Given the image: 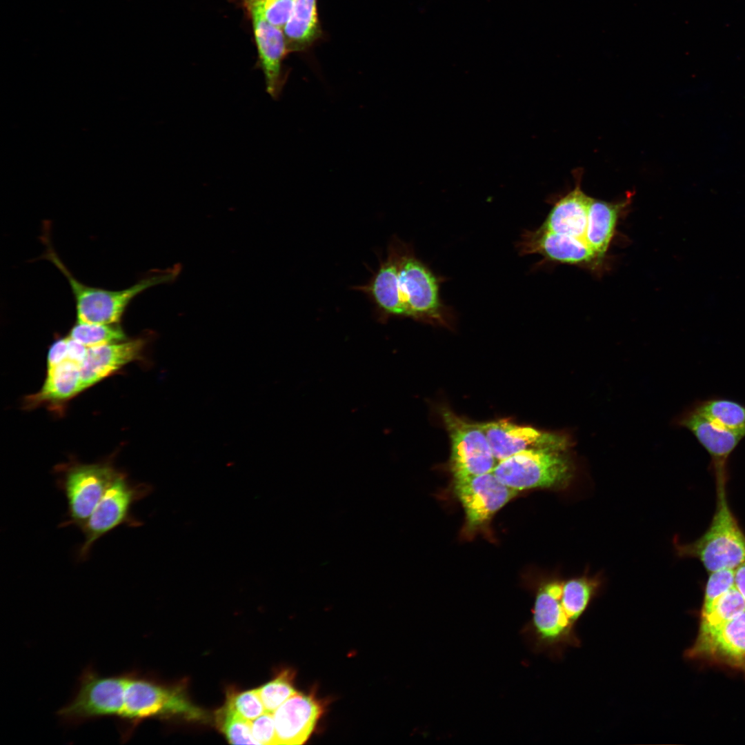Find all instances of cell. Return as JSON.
Returning a JSON list of instances; mask_svg holds the SVG:
<instances>
[{
  "mask_svg": "<svg viewBox=\"0 0 745 745\" xmlns=\"http://www.w3.org/2000/svg\"><path fill=\"white\" fill-rule=\"evenodd\" d=\"M745 610V601L733 586L719 597L706 611L700 613L698 634L711 632Z\"/></svg>",
  "mask_w": 745,
  "mask_h": 745,
  "instance_id": "d4e9b609",
  "label": "cell"
},
{
  "mask_svg": "<svg viewBox=\"0 0 745 745\" xmlns=\"http://www.w3.org/2000/svg\"><path fill=\"white\" fill-rule=\"evenodd\" d=\"M582 171H575V188L553 205L540 229L585 240L591 197L582 189Z\"/></svg>",
  "mask_w": 745,
  "mask_h": 745,
  "instance_id": "d6986e66",
  "label": "cell"
},
{
  "mask_svg": "<svg viewBox=\"0 0 745 745\" xmlns=\"http://www.w3.org/2000/svg\"><path fill=\"white\" fill-rule=\"evenodd\" d=\"M252 734L258 744H277L273 714L266 712L250 721Z\"/></svg>",
  "mask_w": 745,
  "mask_h": 745,
  "instance_id": "1f68e13d",
  "label": "cell"
},
{
  "mask_svg": "<svg viewBox=\"0 0 745 745\" xmlns=\"http://www.w3.org/2000/svg\"><path fill=\"white\" fill-rule=\"evenodd\" d=\"M216 722L230 744H258L252 734L250 721L244 719L226 706L217 712Z\"/></svg>",
  "mask_w": 745,
  "mask_h": 745,
  "instance_id": "83f0119b",
  "label": "cell"
},
{
  "mask_svg": "<svg viewBox=\"0 0 745 745\" xmlns=\"http://www.w3.org/2000/svg\"><path fill=\"white\" fill-rule=\"evenodd\" d=\"M248 9L257 10L270 24L281 29L291 15L294 0H246Z\"/></svg>",
  "mask_w": 745,
  "mask_h": 745,
  "instance_id": "f546056e",
  "label": "cell"
},
{
  "mask_svg": "<svg viewBox=\"0 0 745 745\" xmlns=\"http://www.w3.org/2000/svg\"><path fill=\"white\" fill-rule=\"evenodd\" d=\"M124 684L123 673L103 676L92 665L86 667L78 679L71 701L57 711L61 722L70 726L101 718L115 719L120 708Z\"/></svg>",
  "mask_w": 745,
  "mask_h": 745,
  "instance_id": "9c48e42d",
  "label": "cell"
},
{
  "mask_svg": "<svg viewBox=\"0 0 745 745\" xmlns=\"http://www.w3.org/2000/svg\"><path fill=\"white\" fill-rule=\"evenodd\" d=\"M735 586L745 601V561L735 569Z\"/></svg>",
  "mask_w": 745,
  "mask_h": 745,
  "instance_id": "e575fe53",
  "label": "cell"
},
{
  "mask_svg": "<svg viewBox=\"0 0 745 745\" xmlns=\"http://www.w3.org/2000/svg\"><path fill=\"white\" fill-rule=\"evenodd\" d=\"M454 483L470 528L485 524L518 492L502 483L493 472L455 479Z\"/></svg>",
  "mask_w": 745,
  "mask_h": 745,
  "instance_id": "7c38bea8",
  "label": "cell"
},
{
  "mask_svg": "<svg viewBox=\"0 0 745 745\" xmlns=\"http://www.w3.org/2000/svg\"><path fill=\"white\" fill-rule=\"evenodd\" d=\"M56 471L57 486L68 505L67 517L60 527L74 526L81 530L119 471L110 461L71 463Z\"/></svg>",
  "mask_w": 745,
  "mask_h": 745,
  "instance_id": "8992f818",
  "label": "cell"
},
{
  "mask_svg": "<svg viewBox=\"0 0 745 745\" xmlns=\"http://www.w3.org/2000/svg\"><path fill=\"white\" fill-rule=\"evenodd\" d=\"M79 366L67 359L48 367L43 387L28 398V403L33 406L46 401H65L81 392Z\"/></svg>",
  "mask_w": 745,
  "mask_h": 745,
  "instance_id": "44dd1931",
  "label": "cell"
},
{
  "mask_svg": "<svg viewBox=\"0 0 745 745\" xmlns=\"http://www.w3.org/2000/svg\"><path fill=\"white\" fill-rule=\"evenodd\" d=\"M353 288L370 299L381 321L409 317L443 324L448 317L435 275L412 248L396 237L370 280Z\"/></svg>",
  "mask_w": 745,
  "mask_h": 745,
  "instance_id": "6da1fadb",
  "label": "cell"
},
{
  "mask_svg": "<svg viewBox=\"0 0 745 745\" xmlns=\"http://www.w3.org/2000/svg\"><path fill=\"white\" fill-rule=\"evenodd\" d=\"M441 414L450 439L454 479L493 472L497 461L480 424L469 422L448 408H442Z\"/></svg>",
  "mask_w": 745,
  "mask_h": 745,
  "instance_id": "30bf717a",
  "label": "cell"
},
{
  "mask_svg": "<svg viewBox=\"0 0 745 745\" xmlns=\"http://www.w3.org/2000/svg\"><path fill=\"white\" fill-rule=\"evenodd\" d=\"M735 586V569H722L710 573L704 595L701 612L707 610L722 595Z\"/></svg>",
  "mask_w": 745,
  "mask_h": 745,
  "instance_id": "4dcf8cb0",
  "label": "cell"
},
{
  "mask_svg": "<svg viewBox=\"0 0 745 745\" xmlns=\"http://www.w3.org/2000/svg\"><path fill=\"white\" fill-rule=\"evenodd\" d=\"M282 30L289 50L308 47L320 34L317 0H294L291 15Z\"/></svg>",
  "mask_w": 745,
  "mask_h": 745,
  "instance_id": "7402d4cb",
  "label": "cell"
},
{
  "mask_svg": "<svg viewBox=\"0 0 745 745\" xmlns=\"http://www.w3.org/2000/svg\"><path fill=\"white\" fill-rule=\"evenodd\" d=\"M121 706L115 718L122 743L127 742L138 724L148 718L182 715L201 719L203 711L193 705L181 688L167 687L131 670L123 673Z\"/></svg>",
  "mask_w": 745,
  "mask_h": 745,
  "instance_id": "7a4b0ae2",
  "label": "cell"
},
{
  "mask_svg": "<svg viewBox=\"0 0 745 745\" xmlns=\"http://www.w3.org/2000/svg\"><path fill=\"white\" fill-rule=\"evenodd\" d=\"M249 11L266 91L273 100H278L288 78L283 66V61L289 51L287 42L282 29L268 23L255 9L250 8Z\"/></svg>",
  "mask_w": 745,
  "mask_h": 745,
  "instance_id": "5bb4252c",
  "label": "cell"
},
{
  "mask_svg": "<svg viewBox=\"0 0 745 745\" xmlns=\"http://www.w3.org/2000/svg\"><path fill=\"white\" fill-rule=\"evenodd\" d=\"M480 425L497 461L529 449L564 450L566 446V441L561 436L520 426L508 419L491 421Z\"/></svg>",
  "mask_w": 745,
  "mask_h": 745,
  "instance_id": "9a60e30c",
  "label": "cell"
},
{
  "mask_svg": "<svg viewBox=\"0 0 745 745\" xmlns=\"http://www.w3.org/2000/svg\"><path fill=\"white\" fill-rule=\"evenodd\" d=\"M293 675L291 670H283L272 680L257 688L266 712L273 713L298 693L292 684Z\"/></svg>",
  "mask_w": 745,
  "mask_h": 745,
  "instance_id": "4316f807",
  "label": "cell"
},
{
  "mask_svg": "<svg viewBox=\"0 0 745 745\" xmlns=\"http://www.w3.org/2000/svg\"><path fill=\"white\" fill-rule=\"evenodd\" d=\"M68 337V359L80 366L86 357L88 347L69 336Z\"/></svg>",
  "mask_w": 745,
  "mask_h": 745,
  "instance_id": "836d02e7",
  "label": "cell"
},
{
  "mask_svg": "<svg viewBox=\"0 0 745 745\" xmlns=\"http://www.w3.org/2000/svg\"><path fill=\"white\" fill-rule=\"evenodd\" d=\"M49 229V225L45 223L41 239L46 250L41 257L54 264L68 280L74 299L78 321L119 324L137 295L164 280V275H152L128 288L117 290L87 286L77 279L60 259L51 244Z\"/></svg>",
  "mask_w": 745,
  "mask_h": 745,
  "instance_id": "277c9868",
  "label": "cell"
},
{
  "mask_svg": "<svg viewBox=\"0 0 745 745\" xmlns=\"http://www.w3.org/2000/svg\"><path fill=\"white\" fill-rule=\"evenodd\" d=\"M679 424L689 430L711 456L715 478L727 477L728 460L745 432L722 427L693 409L680 419Z\"/></svg>",
  "mask_w": 745,
  "mask_h": 745,
  "instance_id": "ac0fdd59",
  "label": "cell"
},
{
  "mask_svg": "<svg viewBox=\"0 0 745 745\" xmlns=\"http://www.w3.org/2000/svg\"><path fill=\"white\" fill-rule=\"evenodd\" d=\"M600 586L599 578L586 575L562 582V603L568 617L575 624H577L586 611Z\"/></svg>",
  "mask_w": 745,
  "mask_h": 745,
  "instance_id": "603a6c76",
  "label": "cell"
},
{
  "mask_svg": "<svg viewBox=\"0 0 745 745\" xmlns=\"http://www.w3.org/2000/svg\"><path fill=\"white\" fill-rule=\"evenodd\" d=\"M562 450L534 448L497 461L493 473L507 486L517 490L563 487L571 477L570 464Z\"/></svg>",
  "mask_w": 745,
  "mask_h": 745,
  "instance_id": "ba28073f",
  "label": "cell"
},
{
  "mask_svg": "<svg viewBox=\"0 0 745 745\" xmlns=\"http://www.w3.org/2000/svg\"><path fill=\"white\" fill-rule=\"evenodd\" d=\"M702 416L725 428L745 432V405L715 397L702 400L693 408Z\"/></svg>",
  "mask_w": 745,
  "mask_h": 745,
  "instance_id": "cb8c5ba5",
  "label": "cell"
},
{
  "mask_svg": "<svg viewBox=\"0 0 745 745\" xmlns=\"http://www.w3.org/2000/svg\"><path fill=\"white\" fill-rule=\"evenodd\" d=\"M69 337L89 348L126 339L119 324H96L78 321L71 328Z\"/></svg>",
  "mask_w": 745,
  "mask_h": 745,
  "instance_id": "484cf974",
  "label": "cell"
},
{
  "mask_svg": "<svg viewBox=\"0 0 745 745\" xmlns=\"http://www.w3.org/2000/svg\"><path fill=\"white\" fill-rule=\"evenodd\" d=\"M150 491L149 486L135 484L126 474L119 472L81 529L84 542L78 550V559H87L95 542L116 528L139 526L141 523L132 516L131 508Z\"/></svg>",
  "mask_w": 745,
  "mask_h": 745,
  "instance_id": "52a82bcc",
  "label": "cell"
},
{
  "mask_svg": "<svg viewBox=\"0 0 745 745\" xmlns=\"http://www.w3.org/2000/svg\"><path fill=\"white\" fill-rule=\"evenodd\" d=\"M633 193L628 192L622 200L606 201L590 199L585 240L588 246L599 256L606 253L617 232L619 221L628 210Z\"/></svg>",
  "mask_w": 745,
  "mask_h": 745,
  "instance_id": "ffe728a7",
  "label": "cell"
},
{
  "mask_svg": "<svg viewBox=\"0 0 745 745\" xmlns=\"http://www.w3.org/2000/svg\"><path fill=\"white\" fill-rule=\"evenodd\" d=\"M522 254H538L559 264L601 272L606 257L593 251L583 239L543 230L524 232L519 244Z\"/></svg>",
  "mask_w": 745,
  "mask_h": 745,
  "instance_id": "4fadbf2b",
  "label": "cell"
},
{
  "mask_svg": "<svg viewBox=\"0 0 745 745\" xmlns=\"http://www.w3.org/2000/svg\"><path fill=\"white\" fill-rule=\"evenodd\" d=\"M126 340L88 348L79 366L81 391L141 357L146 341L143 338Z\"/></svg>",
  "mask_w": 745,
  "mask_h": 745,
  "instance_id": "e0dca14e",
  "label": "cell"
},
{
  "mask_svg": "<svg viewBox=\"0 0 745 745\" xmlns=\"http://www.w3.org/2000/svg\"><path fill=\"white\" fill-rule=\"evenodd\" d=\"M312 696L300 693L290 697L273 714L277 744H302L310 737L322 713Z\"/></svg>",
  "mask_w": 745,
  "mask_h": 745,
  "instance_id": "2e32d148",
  "label": "cell"
},
{
  "mask_svg": "<svg viewBox=\"0 0 745 745\" xmlns=\"http://www.w3.org/2000/svg\"><path fill=\"white\" fill-rule=\"evenodd\" d=\"M225 706L248 721L266 712L257 688L241 692L229 690Z\"/></svg>",
  "mask_w": 745,
  "mask_h": 745,
  "instance_id": "f1b7e54d",
  "label": "cell"
},
{
  "mask_svg": "<svg viewBox=\"0 0 745 745\" xmlns=\"http://www.w3.org/2000/svg\"><path fill=\"white\" fill-rule=\"evenodd\" d=\"M562 582L553 580L537 590L533 615L524 634L535 652L561 659L569 648L581 646L576 624L568 617L562 599Z\"/></svg>",
  "mask_w": 745,
  "mask_h": 745,
  "instance_id": "5b68a950",
  "label": "cell"
},
{
  "mask_svg": "<svg viewBox=\"0 0 745 745\" xmlns=\"http://www.w3.org/2000/svg\"><path fill=\"white\" fill-rule=\"evenodd\" d=\"M684 657L727 666L745 675V610L711 632L697 634Z\"/></svg>",
  "mask_w": 745,
  "mask_h": 745,
  "instance_id": "8fae6325",
  "label": "cell"
},
{
  "mask_svg": "<svg viewBox=\"0 0 745 745\" xmlns=\"http://www.w3.org/2000/svg\"><path fill=\"white\" fill-rule=\"evenodd\" d=\"M726 480H716V508L705 533L691 543L676 546L679 557L697 559L709 573L735 569L745 561V534L729 507Z\"/></svg>",
  "mask_w": 745,
  "mask_h": 745,
  "instance_id": "3957f363",
  "label": "cell"
},
{
  "mask_svg": "<svg viewBox=\"0 0 745 745\" xmlns=\"http://www.w3.org/2000/svg\"><path fill=\"white\" fill-rule=\"evenodd\" d=\"M68 337L59 338L52 344L48 352V368L68 359Z\"/></svg>",
  "mask_w": 745,
  "mask_h": 745,
  "instance_id": "d6a6232c",
  "label": "cell"
}]
</instances>
